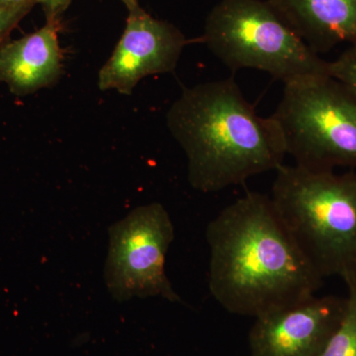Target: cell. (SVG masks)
<instances>
[{"instance_id":"4fadbf2b","label":"cell","mask_w":356,"mask_h":356,"mask_svg":"<svg viewBox=\"0 0 356 356\" xmlns=\"http://www.w3.org/2000/svg\"><path fill=\"white\" fill-rule=\"evenodd\" d=\"M31 9L30 7L0 8V44L6 43L11 31Z\"/></svg>"},{"instance_id":"5bb4252c","label":"cell","mask_w":356,"mask_h":356,"mask_svg":"<svg viewBox=\"0 0 356 356\" xmlns=\"http://www.w3.org/2000/svg\"><path fill=\"white\" fill-rule=\"evenodd\" d=\"M70 2L72 0H38V3L43 7L48 22H60V18Z\"/></svg>"},{"instance_id":"ba28073f","label":"cell","mask_w":356,"mask_h":356,"mask_svg":"<svg viewBox=\"0 0 356 356\" xmlns=\"http://www.w3.org/2000/svg\"><path fill=\"white\" fill-rule=\"evenodd\" d=\"M346 298L310 297L255 318L248 336L250 356H318L336 331Z\"/></svg>"},{"instance_id":"9a60e30c","label":"cell","mask_w":356,"mask_h":356,"mask_svg":"<svg viewBox=\"0 0 356 356\" xmlns=\"http://www.w3.org/2000/svg\"><path fill=\"white\" fill-rule=\"evenodd\" d=\"M36 4H38V0H0V8H33Z\"/></svg>"},{"instance_id":"277c9868","label":"cell","mask_w":356,"mask_h":356,"mask_svg":"<svg viewBox=\"0 0 356 356\" xmlns=\"http://www.w3.org/2000/svg\"><path fill=\"white\" fill-rule=\"evenodd\" d=\"M202 41L229 69H254L283 83L330 76L323 60L268 0H220L206 18Z\"/></svg>"},{"instance_id":"7c38bea8","label":"cell","mask_w":356,"mask_h":356,"mask_svg":"<svg viewBox=\"0 0 356 356\" xmlns=\"http://www.w3.org/2000/svg\"><path fill=\"white\" fill-rule=\"evenodd\" d=\"M329 74L356 93V44H350L339 58L329 62Z\"/></svg>"},{"instance_id":"2e32d148","label":"cell","mask_w":356,"mask_h":356,"mask_svg":"<svg viewBox=\"0 0 356 356\" xmlns=\"http://www.w3.org/2000/svg\"><path fill=\"white\" fill-rule=\"evenodd\" d=\"M121 1L125 4V6L127 7L128 10L134 8V7L140 6L139 1H138V0H121Z\"/></svg>"},{"instance_id":"6da1fadb","label":"cell","mask_w":356,"mask_h":356,"mask_svg":"<svg viewBox=\"0 0 356 356\" xmlns=\"http://www.w3.org/2000/svg\"><path fill=\"white\" fill-rule=\"evenodd\" d=\"M206 240L210 292L229 313L259 318L305 301L322 285L266 194L248 192L224 208Z\"/></svg>"},{"instance_id":"30bf717a","label":"cell","mask_w":356,"mask_h":356,"mask_svg":"<svg viewBox=\"0 0 356 356\" xmlns=\"http://www.w3.org/2000/svg\"><path fill=\"white\" fill-rule=\"evenodd\" d=\"M315 53L356 44V0H268Z\"/></svg>"},{"instance_id":"52a82bcc","label":"cell","mask_w":356,"mask_h":356,"mask_svg":"<svg viewBox=\"0 0 356 356\" xmlns=\"http://www.w3.org/2000/svg\"><path fill=\"white\" fill-rule=\"evenodd\" d=\"M128 13L123 34L98 76L100 90L124 95H132L145 77L173 72L188 44L178 28L156 19L142 6Z\"/></svg>"},{"instance_id":"5b68a950","label":"cell","mask_w":356,"mask_h":356,"mask_svg":"<svg viewBox=\"0 0 356 356\" xmlns=\"http://www.w3.org/2000/svg\"><path fill=\"white\" fill-rule=\"evenodd\" d=\"M271 116L286 154L312 170L356 168V93L331 76H307L284 83Z\"/></svg>"},{"instance_id":"8992f818","label":"cell","mask_w":356,"mask_h":356,"mask_svg":"<svg viewBox=\"0 0 356 356\" xmlns=\"http://www.w3.org/2000/svg\"><path fill=\"white\" fill-rule=\"evenodd\" d=\"M173 238L172 219L159 203L139 206L112 225L104 266L105 284L112 298L125 302L161 297L184 303L165 273Z\"/></svg>"},{"instance_id":"8fae6325","label":"cell","mask_w":356,"mask_h":356,"mask_svg":"<svg viewBox=\"0 0 356 356\" xmlns=\"http://www.w3.org/2000/svg\"><path fill=\"white\" fill-rule=\"evenodd\" d=\"M348 287L343 317L318 356H356V278H344Z\"/></svg>"},{"instance_id":"e0dca14e","label":"cell","mask_w":356,"mask_h":356,"mask_svg":"<svg viewBox=\"0 0 356 356\" xmlns=\"http://www.w3.org/2000/svg\"><path fill=\"white\" fill-rule=\"evenodd\" d=\"M355 278H356V275H355Z\"/></svg>"},{"instance_id":"7a4b0ae2","label":"cell","mask_w":356,"mask_h":356,"mask_svg":"<svg viewBox=\"0 0 356 356\" xmlns=\"http://www.w3.org/2000/svg\"><path fill=\"white\" fill-rule=\"evenodd\" d=\"M196 191L210 193L276 170L286 154L273 116H259L233 77L184 88L166 113Z\"/></svg>"},{"instance_id":"9c48e42d","label":"cell","mask_w":356,"mask_h":356,"mask_svg":"<svg viewBox=\"0 0 356 356\" xmlns=\"http://www.w3.org/2000/svg\"><path fill=\"white\" fill-rule=\"evenodd\" d=\"M60 22H48L36 31L0 44V81L16 96H26L57 83L63 55Z\"/></svg>"},{"instance_id":"3957f363","label":"cell","mask_w":356,"mask_h":356,"mask_svg":"<svg viewBox=\"0 0 356 356\" xmlns=\"http://www.w3.org/2000/svg\"><path fill=\"white\" fill-rule=\"evenodd\" d=\"M274 206L299 250L322 278L356 275V172L280 166Z\"/></svg>"}]
</instances>
